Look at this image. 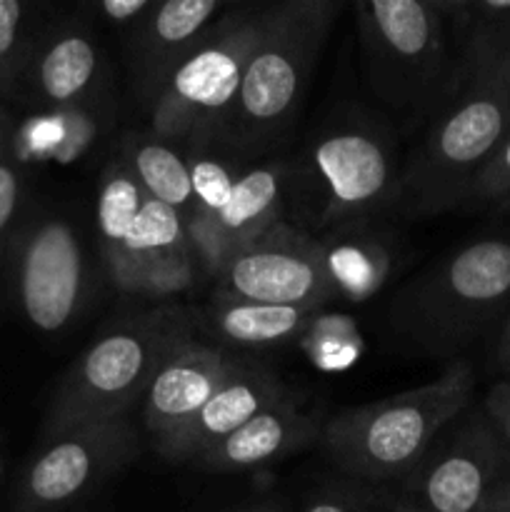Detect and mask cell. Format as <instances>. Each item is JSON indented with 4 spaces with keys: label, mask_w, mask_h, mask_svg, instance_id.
I'll return each instance as SVG.
<instances>
[{
    "label": "cell",
    "mask_w": 510,
    "mask_h": 512,
    "mask_svg": "<svg viewBox=\"0 0 510 512\" xmlns=\"http://www.w3.org/2000/svg\"><path fill=\"white\" fill-rule=\"evenodd\" d=\"M353 13L368 93L408 123L428 120L460 80L440 0H360Z\"/></svg>",
    "instance_id": "6da1fadb"
},
{
    "label": "cell",
    "mask_w": 510,
    "mask_h": 512,
    "mask_svg": "<svg viewBox=\"0 0 510 512\" xmlns=\"http://www.w3.org/2000/svg\"><path fill=\"white\" fill-rule=\"evenodd\" d=\"M473 393V365L453 360L440 378L420 388L333 415L320 433L323 448L353 480L400 483L473 405Z\"/></svg>",
    "instance_id": "7a4b0ae2"
},
{
    "label": "cell",
    "mask_w": 510,
    "mask_h": 512,
    "mask_svg": "<svg viewBox=\"0 0 510 512\" xmlns=\"http://www.w3.org/2000/svg\"><path fill=\"white\" fill-rule=\"evenodd\" d=\"M510 135V85L483 70L460 68L458 88L428 118L400 165L395 203L415 218L465 205L470 185Z\"/></svg>",
    "instance_id": "3957f363"
},
{
    "label": "cell",
    "mask_w": 510,
    "mask_h": 512,
    "mask_svg": "<svg viewBox=\"0 0 510 512\" xmlns=\"http://www.w3.org/2000/svg\"><path fill=\"white\" fill-rule=\"evenodd\" d=\"M510 315V235L478 238L415 275L390 305V328L430 355H455Z\"/></svg>",
    "instance_id": "277c9868"
},
{
    "label": "cell",
    "mask_w": 510,
    "mask_h": 512,
    "mask_svg": "<svg viewBox=\"0 0 510 512\" xmlns=\"http://www.w3.org/2000/svg\"><path fill=\"white\" fill-rule=\"evenodd\" d=\"M338 10L335 0H285L258 8V38L223 143L255 150L288 128Z\"/></svg>",
    "instance_id": "5b68a950"
},
{
    "label": "cell",
    "mask_w": 510,
    "mask_h": 512,
    "mask_svg": "<svg viewBox=\"0 0 510 512\" xmlns=\"http://www.w3.org/2000/svg\"><path fill=\"white\" fill-rule=\"evenodd\" d=\"M188 338L183 313L173 308L138 315L105 330L65 370L43 418V435L75 425L125 418L143 403L145 390L170 350Z\"/></svg>",
    "instance_id": "8992f818"
},
{
    "label": "cell",
    "mask_w": 510,
    "mask_h": 512,
    "mask_svg": "<svg viewBox=\"0 0 510 512\" xmlns=\"http://www.w3.org/2000/svg\"><path fill=\"white\" fill-rule=\"evenodd\" d=\"M255 38L258 8H240L210 25L150 105L153 133L170 143L223 138Z\"/></svg>",
    "instance_id": "52a82bcc"
},
{
    "label": "cell",
    "mask_w": 510,
    "mask_h": 512,
    "mask_svg": "<svg viewBox=\"0 0 510 512\" xmlns=\"http://www.w3.org/2000/svg\"><path fill=\"white\" fill-rule=\"evenodd\" d=\"M305 160V210L313 228H340L395 205L400 160L373 120H338L318 135Z\"/></svg>",
    "instance_id": "ba28073f"
},
{
    "label": "cell",
    "mask_w": 510,
    "mask_h": 512,
    "mask_svg": "<svg viewBox=\"0 0 510 512\" xmlns=\"http://www.w3.org/2000/svg\"><path fill=\"white\" fill-rule=\"evenodd\" d=\"M138 450V428L128 415L40 438L15 483L10 512L70 510L133 463Z\"/></svg>",
    "instance_id": "9c48e42d"
},
{
    "label": "cell",
    "mask_w": 510,
    "mask_h": 512,
    "mask_svg": "<svg viewBox=\"0 0 510 512\" xmlns=\"http://www.w3.org/2000/svg\"><path fill=\"white\" fill-rule=\"evenodd\" d=\"M10 293L25 323L58 335L85 305V253L78 230L58 213H28L8 245Z\"/></svg>",
    "instance_id": "30bf717a"
},
{
    "label": "cell",
    "mask_w": 510,
    "mask_h": 512,
    "mask_svg": "<svg viewBox=\"0 0 510 512\" xmlns=\"http://www.w3.org/2000/svg\"><path fill=\"white\" fill-rule=\"evenodd\" d=\"M508 470L505 440L483 408H468L400 480L395 503L420 512H490Z\"/></svg>",
    "instance_id": "8fae6325"
},
{
    "label": "cell",
    "mask_w": 510,
    "mask_h": 512,
    "mask_svg": "<svg viewBox=\"0 0 510 512\" xmlns=\"http://www.w3.org/2000/svg\"><path fill=\"white\" fill-rule=\"evenodd\" d=\"M215 280V300L308 308L333 300L323 243L288 223H278L238 250Z\"/></svg>",
    "instance_id": "7c38bea8"
},
{
    "label": "cell",
    "mask_w": 510,
    "mask_h": 512,
    "mask_svg": "<svg viewBox=\"0 0 510 512\" xmlns=\"http://www.w3.org/2000/svg\"><path fill=\"white\" fill-rule=\"evenodd\" d=\"M288 165L263 163L245 170L230 198L203 220L188 225V240L200 270L218 275L238 250L283 223Z\"/></svg>",
    "instance_id": "4fadbf2b"
},
{
    "label": "cell",
    "mask_w": 510,
    "mask_h": 512,
    "mask_svg": "<svg viewBox=\"0 0 510 512\" xmlns=\"http://www.w3.org/2000/svg\"><path fill=\"white\" fill-rule=\"evenodd\" d=\"M238 365L240 360L233 355L198 343L190 335L180 340L145 390L143 423L153 435V445L168 440L193 420L215 390L238 370Z\"/></svg>",
    "instance_id": "5bb4252c"
},
{
    "label": "cell",
    "mask_w": 510,
    "mask_h": 512,
    "mask_svg": "<svg viewBox=\"0 0 510 512\" xmlns=\"http://www.w3.org/2000/svg\"><path fill=\"white\" fill-rule=\"evenodd\" d=\"M100 70L103 53L85 25H53L38 35L13 98L55 110H75L95 90Z\"/></svg>",
    "instance_id": "9a60e30c"
},
{
    "label": "cell",
    "mask_w": 510,
    "mask_h": 512,
    "mask_svg": "<svg viewBox=\"0 0 510 512\" xmlns=\"http://www.w3.org/2000/svg\"><path fill=\"white\" fill-rule=\"evenodd\" d=\"M223 10L220 0H165L135 25L130 70L133 88L148 105L158 98L173 70L193 53Z\"/></svg>",
    "instance_id": "2e32d148"
},
{
    "label": "cell",
    "mask_w": 510,
    "mask_h": 512,
    "mask_svg": "<svg viewBox=\"0 0 510 512\" xmlns=\"http://www.w3.org/2000/svg\"><path fill=\"white\" fill-rule=\"evenodd\" d=\"M283 398L288 395L278 378L263 368L240 363L238 370L215 390L213 398L198 410V415L168 440L155 445V450L170 463H195L213 445Z\"/></svg>",
    "instance_id": "e0dca14e"
},
{
    "label": "cell",
    "mask_w": 510,
    "mask_h": 512,
    "mask_svg": "<svg viewBox=\"0 0 510 512\" xmlns=\"http://www.w3.org/2000/svg\"><path fill=\"white\" fill-rule=\"evenodd\" d=\"M318 438V423L290 398L278 400L220 440L195 463L205 470H250L285 458Z\"/></svg>",
    "instance_id": "ac0fdd59"
},
{
    "label": "cell",
    "mask_w": 510,
    "mask_h": 512,
    "mask_svg": "<svg viewBox=\"0 0 510 512\" xmlns=\"http://www.w3.org/2000/svg\"><path fill=\"white\" fill-rule=\"evenodd\" d=\"M120 165L143 188L148 198L168 205L183 218L185 228L195 215V193L190 165L170 140L155 133H130L120 145Z\"/></svg>",
    "instance_id": "d6986e66"
},
{
    "label": "cell",
    "mask_w": 510,
    "mask_h": 512,
    "mask_svg": "<svg viewBox=\"0 0 510 512\" xmlns=\"http://www.w3.org/2000/svg\"><path fill=\"white\" fill-rule=\"evenodd\" d=\"M315 310L308 305H265L243 300H215L205 308L203 323L210 333L240 348H268L298 338Z\"/></svg>",
    "instance_id": "ffe728a7"
},
{
    "label": "cell",
    "mask_w": 510,
    "mask_h": 512,
    "mask_svg": "<svg viewBox=\"0 0 510 512\" xmlns=\"http://www.w3.org/2000/svg\"><path fill=\"white\" fill-rule=\"evenodd\" d=\"M453 33L460 68L493 73L510 85V0H460Z\"/></svg>",
    "instance_id": "44dd1931"
},
{
    "label": "cell",
    "mask_w": 510,
    "mask_h": 512,
    "mask_svg": "<svg viewBox=\"0 0 510 512\" xmlns=\"http://www.w3.org/2000/svg\"><path fill=\"white\" fill-rule=\"evenodd\" d=\"M325 248V263H328L333 298H345L360 303L370 298L383 285L390 268V255L375 240H345L335 248Z\"/></svg>",
    "instance_id": "7402d4cb"
},
{
    "label": "cell",
    "mask_w": 510,
    "mask_h": 512,
    "mask_svg": "<svg viewBox=\"0 0 510 512\" xmlns=\"http://www.w3.org/2000/svg\"><path fill=\"white\" fill-rule=\"evenodd\" d=\"M25 210V168L18 150V130L13 115L0 103V258L18 233Z\"/></svg>",
    "instance_id": "603a6c76"
},
{
    "label": "cell",
    "mask_w": 510,
    "mask_h": 512,
    "mask_svg": "<svg viewBox=\"0 0 510 512\" xmlns=\"http://www.w3.org/2000/svg\"><path fill=\"white\" fill-rule=\"evenodd\" d=\"M33 10L23 0H0V100L13 98L38 43Z\"/></svg>",
    "instance_id": "cb8c5ba5"
},
{
    "label": "cell",
    "mask_w": 510,
    "mask_h": 512,
    "mask_svg": "<svg viewBox=\"0 0 510 512\" xmlns=\"http://www.w3.org/2000/svg\"><path fill=\"white\" fill-rule=\"evenodd\" d=\"M188 165L195 193V215L190 223H195V220L213 215L230 198L235 183L245 170H240L235 160H228L220 153H205V150L190 155Z\"/></svg>",
    "instance_id": "d4e9b609"
},
{
    "label": "cell",
    "mask_w": 510,
    "mask_h": 512,
    "mask_svg": "<svg viewBox=\"0 0 510 512\" xmlns=\"http://www.w3.org/2000/svg\"><path fill=\"white\" fill-rule=\"evenodd\" d=\"M465 205L510 213V135L473 180Z\"/></svg>",
    "instance_id": "484cf974"
},
{
    "label": "cell",
    "mask_w": 510,
    "mask_h": 512,
    "mask_svg": "<svg viewBox=\"0 0 510 512\" xmlns=\"http://www.w3.org/2000/svg\"><path fill=\"white\" fill-rule=\"evenodd\" d=\"M373 495L365 488H333L310 500L303 512H370Z\"/></svg>",
    "instance_id": "4316f807"
},
{
    "label": "cell",
    "mask_w": 510,
    "mask_h": 512,
    "mask_svg": "<svg viewBox=\"0 0 510 512\" xmlns=\"http://www.w3.org/2000/svg\"><path fill=\"white\" fill-rule=\"evenodd\" d=\"M483 410L488 415L490 423L495 425L500 438L505 440V445L510 448V375L508 378L498 380L493 388L488 390L483 400Z\"/></svg>",
    "instance_id": "83f0119b"
},
{
    "label": "cell",
    "mask_w": 510,
    "mask_h": 512,
    "mask_svg": "<svg viewBox=\"0 0 510 512\" xmlns=\"http://www.w3.org/2000/svg\"><path fill=\"white\" fill-rule=\"evenodd\" d=\"M153 8V0H100L95 5V10L113 25H138Z\"/></svg>",
    "instance_id": "f1b7e54d"
},
{
    "label": "cell",
    "mask_w": 510,
    "mask_h": 512,
    "mask_svg": "<svg viewBox=\"0 0 510 512\" xmlns=\"http://www.w3.org/2000/svg\"><path fill=\"white\" fill-rule=\"evenodd\" d=\"M498 365L510 375V315L503 320L498 338Z\"/></svg>",
    "instance_id": "f546056e"
},
{
    "label": "cell",
    "mask_w": 510,
    "mask_h": 512,
    "mask_svg": "<svg viewBox=\"0 0 510 512\" xmlns=\"http://www.w3.org/2000/svg\"><path fill=\"white\" fill-rule=\"evenodd\" d=\"M490 512H510V470L505 475V480L500 483L498 493H495L493 505H490Z\"/></svg>",
    "instance_id": "4dcf8cb0"
},
{
    "label": "cell",
    "mask_w": 510,
    "mask_h": 512,
    "mask_svg": "<svg viewBox=\"0 0 510 512\" xmlns=\"http://www.w3.org/2000/svg\"><path fill=\"white\" fill-rule=\"evenodd\" d=\"M238 512H283L278 503H258V505H250V508H243Z\"/></svg>",
    "instance_id": "1f68e13d"
},
{
    "label": "cell",
    "mask_w": 510,
    "mask_h": 512,
    "mask_svg": "<svg viewBox=\"0 0 510 512\" xmlns=\"http://www.w3.org/2000/svg\"><path fill=\"white\" fill-rule=\"evenodd\" d=\"M5 478V440L3 435H0V483H3Z\"/></svg>",
    "instance_id": "d6a6232c"
},
{
    "label": "cell",
    "mask_w": 510,
    "mask_h": 512,
    "mask_svg": "<svg viewBox=\"0 0 510 512\" xmlns=\"http://www.w3.org/2000/svg\"><path fill=\"white\" fill-rule=\"evenodd\" d=\"M393 512H420V510H413V508H408V505H400V503H395Z\"/></svg>",
    "instance_id": "836d02e7"
}]
</instances>
